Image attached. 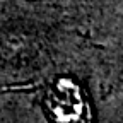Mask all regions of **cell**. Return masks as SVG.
Wrapping results in <instances>:
<instances>
[{
  "label": "cell",
  "instance_id": "obj_2",
  "mask_svg": "<svg viewBox=\"0 0 123 123\" xmlns=\"http://www.w3.org/2000/svg\"><path fill=\"white\" fill-rule=\"evenodd\" d=\"M121 58H123V55H121ZM121 72H123V62H121Z\"/></svg>",
  "mask_w": 123,
  "mask_h": 123
},
{
  "label": "cell",
  "instance_id": "obj_1",
  "mask_svg": "<svg viewBox=\"0 0 123 123\" xmlns=\"http://www.w3.org/2000/svg\"><path fill=\"white\" fill-rule=\"evenodd\" d=\"M110 111H104L101 106L94 103V115H92L91 123H123V108L110 106Z\"/></svg>",
  "mask_w": 123,
  "mask_h": 123
}]
</instances>
